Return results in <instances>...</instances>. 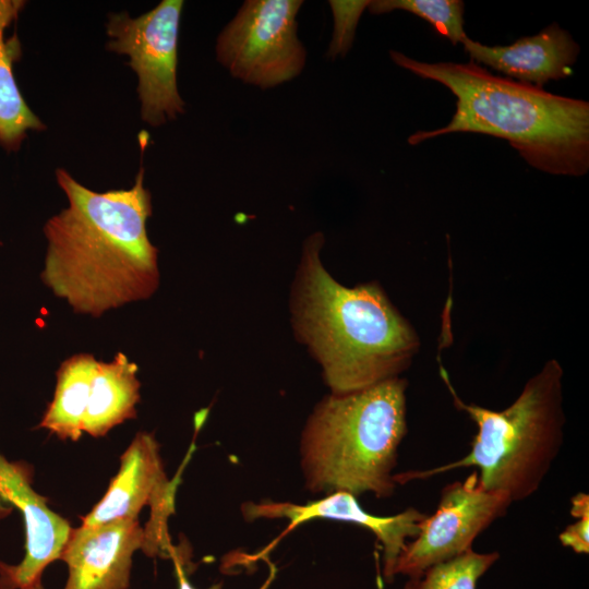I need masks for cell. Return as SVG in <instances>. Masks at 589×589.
Returning <instances> with one entry per match:
<instances>
[{"mask_svg":"<svg viewBox=\"0 0 589 589\" xmlns=\"http://www.w3.org/2000/svg\"><path fill=\"white\" fill-rule=\"evenodd\" d=\"M69 205L44 227L43 283L71 309L99 317L148 299L159 285L158 250L147 235L152 197L142 168L130 189L95 192L56 170Z\"/></svg>","mask_w":589,"mask_h":589,"instance_id":"6da1fadb","label":"cell"},{"mask_svg":"<svg viewBox=\"0 0 589 589\" xmlns=\"http://www.w3.org/2000/svg\"><path fill=\"white\" fill-rule=\"evenodd\" d=\"M322 232L305 239L291 293L297 339L321 365L332 394L399 377L420 349L410 322L375 281L346 287L324 267Z\"/></svg>","mask_w":589,"mask_h":589,"instance_id":"7a4b0ae2","label":"cell"},{"mask_svg":"<svg viewBox=\"0 0 589 589\" xmlns=\"http://www.w3.org/2000/svg\"><path fill=\"white\" fill-rule=\"evenodd\" d=\"M390 59L413 74L446 86L456 96V111L441 129L418 131L410 145L455 132H471L509 142L530 166L562 176L589 169V103L545 92L489 73L468 63H428L390 50Z\"/></svg>","mask_w":589,"mask_h":589,"instance_id":"3957f363","label":"cell"},{"mask_svg":"<svg viewBox=\"0 0 589 589\" xmlns=\"http://www.w3.org/2000/svg\"><path fill=\"white\" fill-rule=\"evenodd\" d=\"M405 378L326 396L301 438V464L312 492L390 496L398 447L407 434Z\"/></svg>","mask_w":589,"mask_h":589,"instance_id":"277c9868","label":"cell"},{"mask_svg":"<svg viewBox=\"0 0 589 589\" xmlns=\"http://www.w3.org/2000/svg\"><path fill=\"white\" fill-rule=\"evenodd\" d=\"M440 374L458 410L476 423L470 452L459 460L430 470L394 474L396 483L428 479L457 468L476 467L480 485L506 493L512 502L534 494L557 457L564 440L563 369L549 360L530 377L512 405L495 411L464 401L446 369Z\"/></svg>","mask_w":589,"mask_h":589,"instance_id":"5b68a950","label":"cell"},{"mask_svg":"<svg viewBox=\"0 0 589 589\" xmlns=\"http://www.w3.org/2000/svg\"><path fill=\"white\" fill-rule=\"evenodd\" d=\"M301 0H247L218 34L217 61L244 84L268 89L297 77L306 51L298 37Z\"/></svg>","mask_w":589,"mask_h":589,"instance_id":"8992f818","label":"cell"},{"mask_svg":"<svg viewBox=\"0 0 589 589\" xmlns=\"http://www.w3.org/2000/svg\"><path fill=\"white\" fill-rule=\"evenodd\" d=\"M182 8V0H163L136 19L128 13L108 15L107 49L130 57L129 65L139 77L142 119L153 127L184 112L177 85Z\"/></svg>","mask_w":589,"mask_h":589,"instance_id":"52a82bcc","label":"cell"},{"mask_svg":"<svg viewBox=\"0 0 589 589\" xmlns=\"http://www.w3.org/2000/svg\"><path fill=\"white\" fill-rule=\"evenodd\" d=\"M176 481H169L154 435L139 432L120 458V468L101 500L82 518L84 526L119 519H136L148 505L151 518L144 528L142 550L148 556L172 557L167 519L175 512Z\"/></svg>","mask_w":589,"mask_h":589,"instance_id":"ba28073f","label":"cell"},{"mask_svg":"<svg viewBox=\"0 0 589 589\" xmlns=\"http://www.w3.org/2000/svg\"><path fill=\"white\" fill-rule=\"evenodd\" d=\"M501 491L483 489L478 472L443 488L436 510L420 524V531L399 554L394 575L417 578L430 566L470 549L474 539L512 504Z\"/></svg>","mask_w":589,"mask_h":589,"instance_id":"9c48e42d","label":"cell"},{"mask_svg":"<svg viewBox=\"0 0 589 589\" xmlns=\"http://www.w3.org/2000/svg\"><path fill=\"white\" fill-rule=\"evenodd\" d=\"M31 467L9 461L0 453V519L17 509L25 524V555L21 563L0 562V589H22L41 578L43 570L59 560L72 530L69 521L51 510L48 498L32 486Z\"/></svg>","mask_w":589,"mask_h":589,"instance_id":"30bf717a","label":"cell"},{"mask_svg":"<svg viewBox=\"0 0 589 589\" xmlns=\"http://www.w3.org/2000/svg\"><path fill=\"white\" fill-rule=\"evenodd\" d=\"M144 540L137 518L72 528L59 557L69 568L63 589H128L132 556Z\"/></svg>","mask_w":589,"mask_h":589,"instance_id":"8fae6325","label":"cell"},{"mask_svg":"<svg viewBox=\"0 0 589 589\" xmlns=\"http://www.w3.org/2000/svg\"><path fill=\"white\" fill-rule=\"evenodd\" d=\"M242 514L247 520L257 518H287L290 521L288 530L314 518H327L345 522H352L369 529L383 548L384 576L387 581L394 579L396 561L408 543L420 531V524L426 517L413 507L388 517L372 515L362 509L357 496L336 491L326 497L297 505L291 503L262 502L260 504H243Z\"/></svg>","mask_w":589,"mask_h":589,"instance_id":"7c38bea8","label":"cell"},{"mask_svg":"<svg viewBox=\"0 0 589 589\" xmlns=\"http://www.w3.org/2000/svg\"><path fill=\"white\" fill-rule=\"evenodd\" d=\"M461 44L470 60L477 64L488 65L520 83L537 87L570 75L572 65L580 51L570 34L557 23L508 46H485L468 37Z\"/></svg>","mask_w":589,"mask_h":589,"instance_id":"4fadbf2b","label":"cell"},{"mask_svg":"<svg viewBox=\"0 0 589 589\" xmlns=\"http://www.w3.org/2000/svg\"><path fill=\"white\" fill-rule=\"evenodd\" d=\"M141 383L137 365L122 352L110 362L95 364L83 433L93 437L105 436L112 428L136 418Z\"/></svg>","mask_w":589,"mask_h":589,"instance_id":"5bb4252c","label":"cell"},{"mask_svg":"<svg viewBox=\"0 0 589 589\" xmlns=\"http://www.w3.org/2000/svg\"><path fill=\"white\" fill-rule=\"evenodd\" d=\"M21 0H0V145L17 151L29 130L46 127L26 105L14 77L13 64L22 49L16 35L5 37V29L24 7Z\"/></svg>","mask_w":589,"mask_h":589,"instance_id":"9a60e30c","label":"cell"},{"mask_svg":"<svg viewBox=\"0 0 589 589\" xmlns=\"http://www.w3.org/2000/svg\"><path fill=\"white\" fill-rule=\"evenodd\" d=\"M96 362L91 353H76L60 364L56 373L53 398L38 428L48 430L61 440L75 442L82 436Z\"/></svg>","mask_w":589,"mask_h":589,"instance_id":"2e32d148","label":"cell"},{"mask_svg":"<svg viewBox=\"0 0 589 589\" xmlns=\"http://www.w3.org/2000/svg\"><path fill=\"white\" fill-rule=\"evenodd\" d=\"M497 552L478 553L472 548L410 578L404 589H476L480 577L498 560Z\"/></svg>","mask_w":589,"mask_h":589,"instance_id":"e0dca14e","label":"cell"},{"mask_svg":"<svg viewBox=\"0 0 589 589\" xmlns=\"http://www.w3.org/2000/svg\"><path fill=\"white\" fill-rule=\"evenodd\" d=\"M464 2L460 0H373L368 10L372 14H384L402 10L429 22L453 45L467 37L464 29Z\"/></svg>","mask_w":589,"mask_h":589,"instance_id":"ac0fdd59","label":"cell"},{"mask_svg":"<svg viewBox=\"0 0 589 589\" xmlns=\"http://www.w3.org/2000/svg\"><path fill=\"white\" fill-rule=\"evenodd\" d=\"M334 15V33L328 46L327 57H344L353 41L356 28L362 12L370 1H329Z\"/></svg>","mask_w":589,"mask_h":589,"instance_id":"d6986e66","label":"cell"},{"mask_svg":"<svg viewBox=\"0 0 589 589\" xmlns=\"http://www.w3.org/2000/svg\"><path fill=\"white\" fill-rule=\"evenodd\" d=\"M570 514L578 518L568 525L558 536L562 545L570 548L576 553L589 552V495L577 493L572 498Z\"/></svg>","mask_w":589,"mask_h":589,"instance_id":"ffe728a7","label":"cell"},{"mask_svg":"<svg viewBox=\"0 0 589 589\" xmlns=\"http://www.w3.org/2000/svg\"><path fill=\"white\" fill-rule=\"evenodd\" d=\"M172 560L175 562L176 574L179 581V589H194L189 582L188 578L185 577L184 567H183L184 563L182 560V555L179 553V551L172 557ZM211 589H220V585L213 586Z\"/></svg>","mask_w":589,"mask_h":589,"instance_id":"44dd1931","label":"cell"},{"mask_svg":"<svg viewBox=\"0 0 589 589\" xmlns=\"http://www.w3.org/2000/svg\"><path fill=\"white\" fill-rule=\"evenodd\" d=\"M22 589H45L41 584V578L35 580L33 584L22 588Z\"/></svg>","mask_w":589,"mask_h":589,"instance_id":"7402d4cb","label":"cell"}]
</instances>
